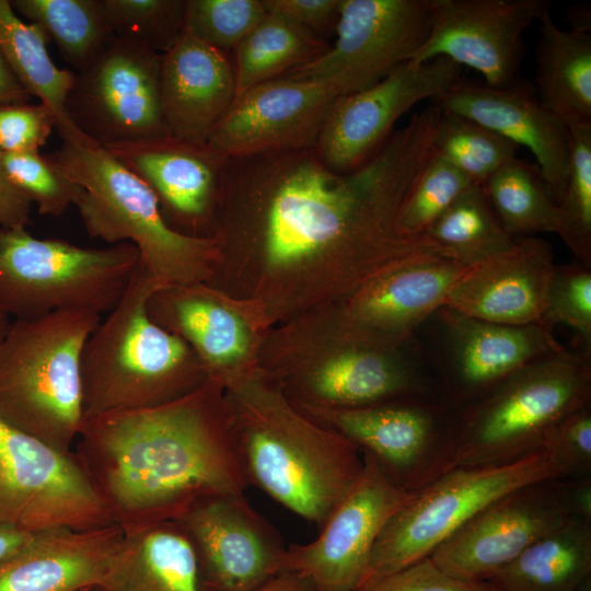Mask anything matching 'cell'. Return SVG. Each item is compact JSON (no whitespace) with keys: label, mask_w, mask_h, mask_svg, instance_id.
<instances>
[{"label":"cell","mask_w":591,"mask_h":591,"mask_svg":"<svg viewBox=\"0 0 591 591\" xmlns=\"http://www.w3.org/2000/svg\"><path fill=\"white\" fill-rule=\"evenodd\" d=\"M441 111L416 113L357 169L340 173L308 149L228 158L207 285L252 303L268 326L337 303L381 274L453 255L398 220L434 154ZM455 260V259H454Z\"/></svg>","instance_id":"cell-1"},{"label":"cell","mask_w":591,"mask_h":591,"mask_svg":"<svg viewBox=\"0 0 591 591\" xmlns=\"http://www.w3.org/2000/svg\"><path fill=\"white\" fill-rule=\"evenodd\" d=\"M79 437L80 462L125 530L175 521L250 485L224 387L211 379L160 406L88 418Z\"/></svg>","instance_id":"cell-2"},{"label":"cell","mask_w":591,"mask_h":591,"mask_svg":"<svg viewBox=\"0 0 591 591\" xmlns=\"http://www.w3.org/2000/svg\"><path fill=\"white\" fill-rule=\"evenodd\" d=\"M223 387L248 484L320 530L359 478L361 450L302 413L258 367Z\"/></svg>","instance_id":"cell-3"},{"label":"cell","mask_w":591,"mask_h":591,"mask_svg":"<svg viewBox=\"0 0 591 591\" xmlns=\"http://www.w3.org/2000/svg\"><path fill=\"white\" fill-rule=\"evenodd\" d=\"M160 287L139 260L124 297L86 339L80 362L84 420L160 406L208 380L190 346L150 317L147 303Z\"/></svg>","instance_id":"cell-4"},{"label":"cell","mask_w":591,"mask_h":591,"mask_svg":"<svg viewBox=\"0 0 591 591\" xmlns=\"http://www.w3.org/2000/svg\"><path fill=\"white\" fill-rule=\"evenodd\" d=\"M49 157L83 188L76 206L90 237L134 244L162 286L209 280L218 259L217 241L173 230L149 186L109 151L89 141H63Z\"/></svg>","instance_id":"cell-5"},{"label":"cell","mask_w":591,"mask_h":591,"mask_svg":"<svg viewBox=\"0 0 591 591\" xmlns=\"http://www.w3.org/2000/svg\"><path fill=\"white\" fill-rule=\"evenodd\" d=\"M99 323L89 310L11 323L0 339V418L71 453L84 424L81 352Z\"/></svg>","instance_id":"cell-6"},{"label":"cell","mask_w":591,"mask_h":591,"mask_svg":"<svg viewBox=\"0 0 591 591\" xmlns=\"http://www.w3.org/2000/svg\"><path fill=\"white\" fill-rule=\"evenodd\" d=\"M318 312V310H316ZM320 313V312H318ZM308 314L275 341L273 356L258 360L296 405L354 408L433 395L428 375L403 347L385 348L352 340L327 321Z\"/></svg>","instance_id":"cell-7"},{"label":"cell","mask_w":591,"mask_h":591,"mask_svg":"<svg viewBox=\"0 0 591 591\" xmlns=\"http://www.w3.org/2000/svg\"><path fill=\"white\" fill-rule=\"evenodd\" d=\"M591 404V355L564 350L514 372L460 409L450 470L505 465L543 450L556 425Z\"/></svg>","instance_id":"cell-8"},{"label":"cell","mask_w":591,"mask_h":591,"mask_svg":"<svg viewBox=\"0 0 591 591\" xmlns=\"http://www.w3.org/2000/svg\"><path fill=\"white\" fill-rule=\"evenodd\" d=\"M139 260L131 243L84 247L0 227V308L15 320L61 310L111 312Z\"/></svg>","instance_id":"cell-9"},{"label":"cell","mask_w":591,"mask_h":591,"mask_svg":"<svg viewBox=\"0 0 591 591\" xmlns=\"http://www.w3.org/2000/svg\"><path fill=\"white\" fill-rule=\"evenodd\" d=\"M559 477H564L563 468L544 449L510 464L455 467L443 473L415 493L385 524L360 587L429 557L500 496L530 483Z\"/></svg>","instance_id":"cell-10"},{"label":"cell","mask_w":591,"mask_h":591,"mask_svg":"<svg viewBox=\"0 0 591 591\" xmlns=\"http://www.w3.org/2000/svg\"><path fill=\"white\" fill-rule=\"evenodd\" d=\"M296 406L370 453L390 479L408 493L419 491L450 468L460 409L443 396L354 408Z\"/></svg>","instance_id":"cell-11"},{"label":"cell","mask_w":591,"mask_h":591,"mask_svg":"<svg viewBox=\"0 0 591 591\" xmlns=\"http://www.w3.org/2000/svg\"><path fill=\"white\" fill-rule=\"evenodd\" d=\"M0 523L39 533L115 520L79 460L0 418Z\"/></svg>","instance_id":"cell-12"},{"label":"cell","mask_w":591,"mask_h":591,"mask_svg":"<svg viewBox=\"0 0 591 591\" xmlns=\"http://www.w3.org/2000/svg\"><path fill=\"white\" fill-rule=\"evenodd\" d=\"M160 60V54L114 36L74 74L65 104L70 121L103 148L167 137Z\"/></svg>","instance_id":"cell-13"},{"label":"cell","mask_w":591,"mask_h":591,"mask_svg":"<svg viewBox=\"0 0 591 591\" xmlns=\"http://www.w3.org/2000/svg\"><path fill=\"white\" fill-rule=\"evenodd\" d=\"M430 27V0H341L336 38L282 77L318 81L338 97L362 91L410 60Z\"/></svg>","instance_id":"cell-14"},{"label":"cell","mask_w":591,"mask_h":591,"mask_svg":"<svg viewBox=\"0 0 591 591\" xmlns=\"http://www.w3.org/2000/svg\"><path fill=\"white\" fill-rule=\"evenodd\" d=\"M362 452L361 474L321 526L315 540L287 547L282 572L308 577L317 591H354L366 576L374 544L389 520L414 496Z\"/></svg>","instance_id":"cell-15"},{"label":"cell","mask_w":591,"mask_h":591,"mask_svg":"<svg viewBox=\"0 0 591 591\" xmlns=\"http://www.w3.org/2000/svg\"><path fill=\"white\" fill-rule=\"evenodd\" d=\"M462 67L447 58L403 63L380 82L337 97L314 146L334 171H352L391 137L396 121L424 100L431 102L461 79Z\"/></svg>","instance_id":"cell-16"},{"label":"cell","mask_w":591,"mask_h":591,"mask_svg":"<svg viewBox=\"0 0 591 591\" xmlns=\"http://www.w3.org/2000/svg\"><path fill=\"white\" fill-rule=\"evenodd\" d=\"M547 10L546 0H430L429 33L410 60L447 58L476 70L487 85H511L518 81L523 35Z\"/></svg>","instance_id":"cell-17"},{"label":"cell","mask_w":591,"mask_h":591,"mask_svg":"<svg viewBox=\"0 0 591 591\" xmlns=\"http://www.w3.org/2000/svg\"><path fill=\"white\" fill-rule=\"evenodd\" d=\"M569 519L558 478L530 483L486 505L429 557L455 579L486 582Z\"/></svg>","instance_id":"cell-18"},{"label":"cell","mask_w":591,"mask_h":591,"mask_svg":"<svg viewBox=\"0 0 591 591\" xmlns=\"http://www.w3.org/2000/svg\"><path fill=\"white\" fill-rule=\"evenodd\" d=\"M147 310L190 346L208 379L224 385L258 367L269 326L252 303L198 282L160 287Z\"/></svg>","instance_id":"cell-19"},{"label":"cell","mask_w":591,"mask_h":591,"mask_svg":"<svg viewBox=\"0 0 591 591\" xmlns=\"http://www.w3.org/2000/svg\"><path fill=\"white\" fill-rule=\"evenodd\" d=\"M175 521L196 549L202 591H251L282 572L287 547L244 495L204 498Z\"/></svg>","instance_id":"cell-20"},{"label":"cell","mask_w":591,"mask_h":591,"mask_svg":"<svg viewBox=\"0 0 591 591\" xmlns=\"http://www.w3.org/2000/svg\"><path fill=\"white\" fill-rule=\"evenodd\" d=\"M470 268L451 258L404 265L323 310L331 325L347 338L385 348L403 347L413 331L444 305L453 286Z\"/></svg>","instance_id":"cell-21"},{"label":"cell","mask_w":591,"mask_h":591,"mask_svg":"<svg viewBox=\"0 0 591 591\" xmlns=\"http://www.w3.org/2000/svg\"><path fill=\"white\" fill-rule=\"evenodd\" d=\"M337 97L313 80L259 83L234 99L206 143L225 158L313 148Z\"/></svg>","instance_id":"cell-22"},{"label":"cell","mask_w":591,"mask_h":591,"mask_svg":"<svg viewBox=\"0 0 591 591\" xmlns=\"http://www.w3.org/2000/svg\"><path fill=\"white\" fill-rule=\"evenodd\" d=\"M436 314L444 332L443 398L459 409L520 369L566 348L541 324H499L447 306Z\"/></svg>","instance_id":"cell-23"},{"label":"cell","mask_w":591,"mask_h":591,"mask_svg":"<svg viewBox=\"0 0 591 591\" xmlns=\"http://www.w3.org/2000/svg\"><path fill=\"white\" fill-rule=\"evenodd\" d=\"M105 149L149 186L173 230L211 237L221 172L228 158L207 143L170 137Z\"/></svg>","instance_id":"cell-24"},{"label":"cell","mask_w":591,"mask_h":591,"mask_svg":"<svg viewBox=\"0 0 591 591\" xmlns=\"http://www.w3.org/2000/svg\"><path fill=\"white\" fill-rule=\"evenodd\" d=\"M432 104L441 112L465 117L493 130L517 147H526L557 201L569 160V128L528 86L517 81L494 88L461 79Z\"/></svg>","instance_id":"cell-25"},{"label":"cell","mask_w":591,"mask_h":591,"mask_svg":"<svg viewBox=\"0 0 591 591\" xmlns=\"http://www.w3.org/2000/svg\"><path fill=\"white\" fill-rule=\"evenodd\" d=\"M554 267L546 240L519 237L510 250L471 267L443 306L499 324H541Z\"/></svg>","instance_id":"cell-26"},{"label":"cell","mask_w":591,"mask_h":591,"mask_svg":"<svg viewBox=\"0 0 591 591\" xmlns=\"http://www.w3.org/2000/svg\"><path fill=\"white\" fill-rule=\"evenodd\" d=\"M160 96L166 136L206 143L236 97L232 60L184 28L161 55Z\"/></svg>","instance_id":"cell-27"},{"label":"cell","mask_w":591,"mask_h":591,"mask_svg":"<svg viewBox=\"0 0 591 591\" xmlns=\"http://www.w3.org/2000/svg\"><path fill=\"white\" fill-rule=\"evenodd\" d=\"M112 523L97 529L35 533L0 564V591H80L95 588L111 571L125 537Z\"/></svg>","instance_id":"cell-28"},{"label":"cell","mask_w":591,"mask_h":591,"mask_svg":"<svg viewBox=\"0 0 591 591\" xmlns=\"http://www.w3.org/2000/svg\"><path fill=\"white\" fill-rule=\"evenodd\" d=\"M125 531L111 571L93 591H202L196 549L178 522Z\"/></svg>","instance_id":"cell-29"},{"label":"cell","mask_w":591,"mask_h":591,"mask_svg":"<svg viewBox=\"0 0 591 591\" xmlns=\"http://www.w3.org/2000/svg\"><path fill=\"white\" fill-rule=\"evenodd\" d=\"M537 22L535 81L538 100L568 128L591 124L590 32L560 30L549 10Z\"/></svg>","instance_id":"cell-30"},{"label":"cell","mask_w":591,"mask_h":591,"mask_svg":"<svg viewBox=\"0 0 591 591\" xmlns=\"http://www.w3.org/2000/svg\"><path fill=\"white\" fill-rule=\"evenodd\" d=\"M591 579V522L570 518L486 583L494 591H578Z\"/></svg>","instance_id":"cell-31"},{"label":"cell","mask_w":591,"mask_h":591,"mask_svg":"<svg viewBox=\"0 0 591 591\" xmlns=\"http://www.w3.org/2000/svg\"><path fill=\"white\" fill-rule=\"evenodd\" d=\"M48 42L39 26L20 18L11 1L0 0V54L4 61L27 93L53 111L63 141L86 142L65 108L76 73L55 65L47 50Z\"/></svg>","instance_id":"cell-32"},{"label":"cell","mask_w":591,"mask_h":591,"mask_svg":"<svg viewBox=\"0 0 591 591\" xmlns=\"http://www.w3.org/2000/svg\"><path fill=\"white\" fill-rule=\"evenodd\" d=\"M329 46L328 42L268 11L233 49L236 96L254 85L280 78L315 60Z\"/></svg>","instance_id":"cell-33"},{"label":"cell","mask_w":591,"mask_h":591,"mask_svg":"<svg viewBox=\"0 0 591 591\" xmlns=\"http://www.w3.org/2000/svg\"><path fill=\"white\" fill-rule=\"evenodd\" d=\"M11 5L44 31L77 72L114 37L103 0H13Z\"/></svg>","instance_id":"cell-34"},{"label":"cell","mask_w":591,"mask_h":591,"mask_svg":"<svg viewBox=\"0 0 591 591\" xmlns=\"http://www.w3.org/2000/svg\"><path fill=\"white\" fill-rule=\"evenodd\" d=\"M480 186L500 224L513 237L555 233L557 201L536 164L514 158Z\"/></svg>","instance_id":"cell-35"},{"label":"cell","mask_w":591,"mask_h":591,"mask_svg":"<svg viewBox=\"0 0 591 591\" xmlns=\"http://www.w3.org/2000/svg\"><path fill=\"white\" fill-rule=\"evenodd\" d=\"M426 235L466 267L501 254L517 242L500 224L478 184L468 186Z\"/></svg>","instance_id":"cell-36"},{"label":"cell","mask_w":591,"mask_h":591,"mask_svg":"<svg viewBox=\"0 0 591 591\" xmlns=\"http://www.w3.org/2000/svg\"><path fill=\"white\" fill-rule=\"evenodd\" d=\"M570 152L557 199L555 233L575 260L591 267V124L569 128Z\"/></svg>","instance_id":"cell-37"},{"label":"cell","mask_w":591,"mask_h":591,"mask_svg":"<svg viewBox=\"0 0 591 591\" xmlns=\"http://www.w3.org/2000/svg\"><path fill=\"white\" fill-rule=\"evenodd\" d=\"M518 148L473 120L444 112H441L433 138L434 153L478 185L517 158Z\"/></svg>","instance_id":"cell-38"},{"label":"cell","mask_w":591,"mask_h":591,"mask_svg":"<svg viewBox=\"0 0 591 591\" xmlns=\"http://www.w3.org/2000/svg\"><path fill=\"white\" fill-rule=\"evenodd\" d=\"M113 35L160 55L185 27V0H103Z\"/></svg>","instance_id":"cell-39"},{"label":"cell","mask_w":591,"mask_h":591,"mask_svg":"<svg viewBox=\"0 0 591 591\" xmlns=\"http://www.w3.org/2000/svg\"><path fill=\"white\" fill-rule=\"evenodd\" d=\"M0 159L12 184L36 205L40 215L60 217L70 206H76L83 193L49 155L0 151Z\"/></svg>","instance_id":"cell-40"},{"label":"cell","mask_w":591,"mask_h":591,"mask_svg":"<svg viewBox=\"0 0 591 591\" xmlns=\"http://www.w3.org/2000/svg\"><path fill=\"white\" fill-rule=\"evenodd\" d=\"M473 183L443 158L433 154L402 208L398 227L409 236L426 235L431 225Z\"/></svg>","instance_id":"cell-41"},{"label":"cell","mask_w":591,"mask_h":591,"mask_svg":"<svg viewBox=\"0 0 591 591\" xmlns=\"http://www.w3.org/2000/svg\"><path fill=\"white\" fill-rule=\"evenodd\" d=\"M263 0H185V30L220 50L234 49L266 16Z\"/></svg>","instance_id":"cell-42"},{"label":"cell","mask_w":591,"mask_h":591,"mask_svg":"<svg viewBox=\"0 0 591 591\" xmlns=\"http://www.w3.org/2000/svg\"><path fill=\"white\" fill-rule=\"evenodd\" d=\"M541 325L553 331L557 325L570 327L591 355V267L573 260L555 265Z\"/></svg>","instance_id":"cell-43"},{"label":"cell","mask_w":591,"mask_h":591,"mask_svg":"<svg viewBox=\"0 0 591 591\" xmlns=\"http://www.w3.org/2000/svg\"><path fill=\"white\" fill-rule=\"evenodd\" d=\"M54 128H56L55 114L43 102L0 106V151L39 152Z\"/></svg>","instance_id":"cell-44"},{"label":"cell","mask_w":591,"mask_h":591,"mask_svg":"<svg viewBox=\"0 0 591 591\" xmlns=\"http://www.w3.org/2000/svg\"><path fill=\"white\" fill-rule=\"evenodd\" d=\"M543 449L560 465L564 477L591 476V404L561 419Z\"/></svg>","instance_id":"cell-45"},{"label":"cell","mask_w":591,"mask_h":591,"mask_svg":"<svg viewBox=\"0 0 591 591\" xmlns=\"http://www.w3.org/2000/svg\"><path fill=\"white\" fill-rule=\"evenodd\" d=\"M355 591H494L486 582H466L443 572L430 557L382 576Z\"/></svg>","instance_id":"cell-46"},{"label":"cell","mask_w":591,"mask_h":591,"mask_svg":"<svg viewBox=\"0 0 591 591\" xmlns=\"http://www.w3.org/2000/svg\"><path fill=\"white\" fill-rule=\"evenodd\" d=\"M270 12L327 42L335 34L341 0H263Z\"/></svg>","instance_id":"cell-47"},{"label":"cell","mask_w":591,"mask_h":591,"mask_svg":"<svg viewBox=\"0 0 591 591\" xmlns=\"http://www.w3.org/2000/svg\"><path fill=\"white\" fill-rule=\"evenodd\" d=\"M31 202L12 184L0 159V227L25 228L30 223Z\"/></svg>","instance_id":"cell-48"},{"label":"cell","mask_w":591,"mask_h":591,"mask_svg":"<svg viewBox=\"0 0 591 591\" xmlns=\"http://www.w3.org/2000/svg\"><path fill=\"white\" fill-rule=\"evenodd\" d=\"M558 483L569 517L591 522V476L560 477Z\"/></svg>","instance_id":"cell-49"},{"label":"cell","mask_w":591,"mask_h":591,"mask_svg":"<svg viewBox=\"0 0 591 591\" xmlns=\"http://www.w3.org/2000/svg\"><path fill=\"white\" fill-rule=\"evenodd\" d=\"M30 96L0 54V106L24 103Z\"/></svg>","instance_id":"cell-50"},{"label":"cell","mask_w":591,"mask_h":591,"mask_svg":"<svg viewBox=\"0 0 591 591\" xmlns=\"http://www.w3.org/2000/svg\"><path fill=\"white\" fill-rule=\"evenodd\" d=\"M251 591H317V589L308 577L294 571H285Z\"/></svg>","instance_id":"cell-51"},{"label":"cell","mask_w":591,"mask_h":591,"mask_svg":"<svg viewBox=\"0 0 591 591\" xmlns=\"http://www.w3.org/2000/svg\"><path fill=\"white\" fill-rule=\"evenodd\" d=\"M34 535L35 533L0 523V564L21 551Z\"/></svg>","instance_id":"cell-52"},{"label":"cell","mask_w":591,"mask_h":591,"mask_svg":"<svg viewBox=\"0 0 591 591\" xmlns=\"http://www.w3.org/2000/svg\"><path fill=\"white\" fill-rule=\"evenodd\" d=\"M568 20L571 23V28L575 31L590 32L591 30V11L590 5L579 4L568 10Z\"/></svg>","instance_id":"cell-53"},{"label":"cell","mask_w":591,"mask_h":591,"mask_svg":"<svg viewBox=\"0 0 591 591\" xmlns=\"http://www.w3.org/2000/svg\"><path fill=\"white\" fill-rule=\"evenodd\" d=\"M10 324L9 315L0 308V339L8 332Z\"/></svg>","instance_id":"cell-54"},{"label":"cell","mask_w":591,"mask_h":591,"mask_svg":"<svg viewBox=\"0 0 591 591\" xmlns=\"http://www.w3.org/2000/svg\"><path fill=\"white\" fill-rule=\"evenodd\" d=\"M578 591H591V579H588L587 581H584L580 588L578 589Z\"/></svg>","instance_id":"cell-55"},{"label":"cell","mask_w":591,"mask_h":591,"mask_svg":"<svg viewBox=\"0 0 591 591\" xmlns=\"http://www.w3.org/2000/svg\"><path fill=\"white\" fill-rule=\"evenodd\" d=\"M80 591H93V588H86V589H82Z\"/></svg>","instance_id":"cell-56"}]
</instances>
